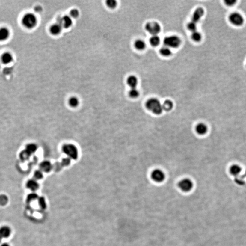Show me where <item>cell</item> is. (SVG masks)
<instances>
[{"mask_svg": "<svg viewBox=\"0 0 246 246\" xmlns=\"http://www.w3.org/2000/svg\"><path fill=\"white\" fill-rule=\"evenodd\" d=\"M145 107L156 115L162 114L163 111L162 104L156 98H151L148 100L145 104Z\"/></svg>", "mask_w": 246, "mask_h": 246, "instance_id": "6da1fadb", "label": "cell"}, {"mask_svg": "<svg viewBox=\"0 0 246 246\" xmlns=\"http://www.w3.org/2000/svg\"><path fill=\"white\" fill-rule=\"evenodd\" d=\"M164 46L170 49H176L182 44V40L177 36L170 35L164 37L163 40Z\"/></svg>", "mask_w": 246, "mask_h": 246, "instance_id": "7a4b0ae2", "label": "cell"}, {"mask_svg": "<svg viewBox=\"0 0 246 246\" xmlns=\"http://www.w3.org/2000/svg\"><path fill=\"white\" fill-rule=\"evenodd\" d=\"M37 20L36 16L34 14L28 13L23 16L22 23L26 28H32L37 24Z\"/></svg>", "mask_w": 246, "mask_h": 246, "instance_id": "3957f363", "label": "cell"}, {"mask_svg": "<svg viewBox=\"0 0 246 246\" xmlns=\"http://www.w3.org/2000/svg\"><path fill=\"white\" fill-rule=\"evenodd\" d=\"M63 152L71 159L76 160L78 156V151L77 147L72 144H65L62 147Z\"/></svg>", "mask_w": 246, "mask_h": 246, "instance_id": "277c9868", "label": "cell"}, {"mask_svg": "<svg viewBox=\"0 0 246 246\" xmlns=\"http://www.w3.org/2000/svg\"><path fill=\"white\" fill-rule=\"evenodd\" d=\"M228 19L231 24L236 27H240L244 23V18L243 16L237 12L230 14Z\"/></svg>", "mask_w": 246, "mask_h": 246, "instance_id": "5b68a950", "label": "cell"}, {"mask_svg": "<svg viewBox=\"0 0 246 246\" xmlns=\"http://www.w3.org/2000/svg\"><path fill=\"white\" fill-rule=\"evenodd\" d=\"M145 29L149 33L153 35H158L161 32L162 28L156 22H150L145 24Z\"/></svg>", "mask_w": 246, "mask_h": 246, "instance_id": "8992f818", "label": "cell"}, {"mask_svg": "<svg viewBox=\"0 0 246 246\" xmlns=\"http://www.w3.org/2000/svg\"><path fill=\"white\" fill-rule=\"evenodd\" d=\"M178 187L183 191L189 192L192 190L193 183L189 179H184L179 182Z\"/></svg>", "mask_w": 246, "mask_h": 246, "instance_id": "52a82bcc", "label": "cell"}, {"mask_svg": "<svg viewBox=\"0 0 246 246\" xmlns=\"http://www.w3.org/2000/svg\"><path fill=\"white\" fill-rule=\"evenodd\" d=\"M151 178L152 180L156 182L161 183L165 179V174L164 172L160 169H156L151 173Z\"/></svg>", "mask_w": 246, "mask_h": 246, "instance_id": "ba28073f", "label": "cell"}, {"mask_svg": "<svg viewBox=\"0 0 246 246\" xmlns=\"http://www.w3.org/2000/svg\"><path fill=\"white\" fill-rule=\"evenodd\" d=\"M204 13V10L203 8L198 7L196 9L192 14L191 21L197 23L203 16Z\"/></svg>", "mask_w": 246, "mask_h": 246, "instance_id": "9c48e42d", "label": "cell"}, {"mask_svg": "<svg viewBox=\"0 0 246 246\" xmlns=\"http://www.w3.org/2000/svg\"><path fill=\"white\" fill-rule=\"evenodd\" d=\"M12 230L7 226H3L0 227V238L1 239L8 238L10 236Z\"/></svg>", "mask_w": 246, "mask_h": 246, "instance_id": "30bf717a", "label": "cell"}, {"mask_svg": "<svg viewBox=\"0 0 246 246\" xmlns=\"http://www.w3.org/2000/svg\"><path fill=\"white\" fill-rule=\"evenodd\" d=\"M62 28H63L62 25L60 23L57 22L56 23L52 25L50 28V31L52 34L53 35H57L59 34L62 31Z\"/></svg>", "mask_w": 246, "mask_h": 246, "instance_id": "8fae6325", "label": "cell"}, {"mask_svg": "<svg viewBox=\"0 0 246 246\" xmlns=\"http://www.w3.org/2000/svg\"><path fill=\"white\" fill-rule=\"evenodd\" d=\"M127 83L131 88H135L138 84V78L135 75H130L127 79Z\"/></svg>", "mask_w": 246, "mask_h": 246, "instance_id": "7c38bea8", "label": "cell"}, {"mask_svg": "<svg viewBox=\"0 0 246 246\" xmlns=\"http://www.w3.org/2000/svg\"><path fill=\"white\" fill-rule=\"evenodd\" d=\"M207 130H208V128H207V126L204 123H200L196 126V132L200 135H204L207 133Z\"/></svg>", "mask_w": 246, "mask_h": 246, "instance_id": "4fadbf2b", "label": "cell"}, {"mask_svg": "<svg viewBox=\"0 0 246 246\" xmlns=\"http://www.w3.org/2000/svg\"><path fill=\"white\" fill-rule=\"evenodd\" d=\"M26 186L29 190L34 191L38 189L39 185L35 179H31L27 182Z\"/></svg>", "mask_w": 246, "mask_h": 246, "instance_id": "5bb4252c", "label": "cell"}, {"mask_svg": "<svg viewBox=\"0 0 246 246\" xmlns=\"http://www.w3.org/2000/svg\"><path fill=\"white\" fill-rule=\"evenodd\" d=\"M61 22L62 26L65 28H70L73 24L72 19L69 16H64L62 17Z\"/></svg>", "mask_w": 246, "mask_h": 246, "instance_id": "9a60e30c", "label": "cell"}, {"mask_svg": "<svg viewBox=\"0 0 246 246\" xmlns=\"http://www.w3.org/2000/svg\"><path fill=\"white\" fill-rule=\"evenodd\" d=\"M40 168L42 171L49 172L52 168L51 163L49 161H43L40 164Z\"/></svg>", "mask_w": 246, "mask_h": 246, "instance_id": "2e32d148", "label": "cell"}, {"mask_svg": "<svg viewBox=\"0 0 246 246\" xmlns=\"http://www.w3.org/2000/svg\"><path fill=\"white\" fill-rule=\"evenodd\" d=\"M13 59V55L9 52H5L1 57V60L3 64H8L12 63Z\"/></svg>", "mask_w": 246, "mask_h": 246, "instance_id": "e0dca14e", "label": "cell"}, {"mask_svg": "<svg viewBox=\"0 0 246 246\" xmlns=\"http://www.w3.org/2000/svg\"><path fill=\"white\" fill-rule=\"evenodd\" d=\"M135 49L138 50L142 51L144 50L146 48L147 44L142 39H138L136 40L134 43Z\"/></svg>", "mask_w": 246, "mask_h": 246, "instance_id": "ac0fdd59", "label": "cell"}, {"mask_svg": "<svg viewBox=\"0 0 246 246\" xmlns=\"http://www.w3.org/2000/svg\"><path fill=\"white\" fill-rule=\"evenodd\" d=\"M242 171L241 167L239 165L234 164L230 168V172L231 174L235 176H237L240 174Z\"/></svg>", "mask_w": 246, "mask_h": 246, "instance_id": "d6986e66", "label": "cell"}, {"mask_svg": "<svg viewBox=\"0 0 246 246\" xmlns=\"http://www.w3.org/2000/svg\"><path fill=\"white\" fill-rule=\"evenodd\" d=\"M149 42L151 46L157 47L161 43V38L158 35H153L150 38Z\"/></svg>", "mask_w": 246, "mask_h": 246, "instance_id": "ffe728a7", "label": "cell"}, {"mask_svg": "<svg viewBox=\"0 0 246 246\" xmlns=\"http://www.w3.org/2000/svg\"><path fill=\"white\" fill-rule=\"evenodd\" d=\"M159 52H160V54L163 56H170V55L172 54V51H171V49L165 46L162 47L160 49Z\"/></svg>", "mask_w": 246, "mask_h": 246, "instance_id": "44dd1931", "label": "cell"}, {"mask_svg": "<svg viewBox=\"0 0 246 246\" xmlns=\"http://www.w3.org/2000/svg\"><path fill=\"white\" fill-rule=\"evenodd\" d=\"M9 31L7 28L0 29V41H5L7 39L9 36Z\"/></svg>", "mask_w": 246, "mask_h": 246, "instance_id": "7402d4cb", "label": "cell"}, {"mask_svg": "<svg viewBox=\"0 0 246 246\" xmlns=\"http://www.w3.org/2000/svg\"><path fill=\"white\" fill-rule=\"evenodd\" d=\"M37 150V147L34 144H30L26 146L25 150L30 155L33 154Z\"/></svg>", "mask_w": 246, "mask_h": 246, "instance_id": "603a6c76", "label": "cell"}, {"mask_svg": "<svg viewBox=\"0 0 246 246\" xmlns=\"http://www.w3.org/2000/svg\"><path fill=\"white\" fill-rule=\"evenodd\" d=\"M163 110L169 111L172 109L173 107V103L170 100H166L163 104H162Z\"/></svg>", "mask_w": 246, "mask_h": 246, "instance_id": "cb8c5ba5", "label": "cell"}, {"mask_svg": "<svg viewBox=\"0 0 246 246\" xmlns=\"http://www.w3.org/2000/svg\"><path fill=\"white\" fill-rule=\"evenodd\" d=\"M191 37L193 41L196 42H199L202 40L203 36L201 33L196 31L192 32Z\"/></svg>", "mask_w": 246, "mask_h": 246, "instance_id": "d4e9b609", "label": "cell"}, {"mask_svg": "<svg viewBox=\"0 0 246 246\" xmlns=\"http://www.w3.org/2000/svg\"><path fill=\"white\" fill-rule=\"evenodd\" d=\"M245 176L244 175H239V176H235V182L239 185H243L245 182Z\"/></svg>", "mask_w": 246, "mask_h": 246, "instance_id": "484cf974", "label": "cell"}, {"mask_svg": "<svg viewBox=\"0 0 246 246\" xmlns=\"http://www.w3.org/2000/svg\"><path fill=\"white\" fill-rule=\"evenodd\" d=\"M129 96H130V98L135 99V98H138L139 97V95H140V92L136 88V87L132 88L129 90Z\"/></svg>", "mask_w": 246, "mask_h": 246, "instance_id": "4316f807", "label": "cell"}, {"mask_svg": "<svg viewBox=\"0 0 246 246\" xmlns=\"http://www.w3.org/2000/svg\"><path fill=\"white\" fill-rule=\"evenodd\" d=\"M69 103L70 105L72 107H76L79 104V100L76 97H72L69 99Z\"/></svg>", "mask_w": 246, "mask_h": 246, "instance_id": "83f0119b", "label": "cell"}, {"mask_svg": "<svg viewBox=\"0 0 246 246\" xmlns=\"http://www.w3.org/2000/svg\"><path fill=\"white\" fill-rule=\"evenodd\" d=\"M38 204L40 207L43 210H45L47 207L46 200L43 197H40L38 198Z\"/></svg>", "mask_w": 246, "mask_h": 246, "instance_id": "f1b7e54d", "label": "cell"}, {"mask_svg": "<svg viewBox=\"0 0 246 246\" xmlns=\"http://www.w3.org/2000/svg\"><path fill=\"white\" fill-rule=\"evenodd\" d=\"M187 27L188 30H190V31H191L192 32L197 31V23H195V22H192V21L189 22V23L187 24Z\"/></svg>", "mask_w": 246, "mask_h": 246, "instance_id": "f546056e", "label": "cell"}, {"mask_svg": "<svg viewBox=\"0 0 246 246\" xmlns=\"http://www.w3.org/2000/svg\"><path fill=\"white\" fill-rule=\"evenodd\" d=\"M38 196L37 194L34 193V192H33V193H30L28 195L27 198V201L28 203H31L33 200H35L37 199H38Z\"/></svg>", "mask_w": 246, "mask_h": 246, "instance_id": "4dcf8cb0", "label": "cell"}, {"mask_svg": "<svg viewBox=\"0 0 246 246\" xmlns=\"http://www.w3.org/2000/svg\"><path fill=\"white\" fill-rule=\"evenodd\" d=\"M106 5L109 8L114 9L117 7V2L115 0H108Z\"/></svg>", "mask_w": 246, "mask_h": 246, "instance_id": "1f68e13d", "label": "cell"}, {"mask_svg": "<svg viewBox=\"0 0 246 246\" xmlns=\"http://www.w3.org/2000/svg\"><path fill=\"white\" fill-rule=\"evenodd\" d=\"M8 197L5 195H0V205L1 206L5 205L8 203Z\"/></svg>", "mask_w": 246, "mask_h": 246, "instance_id": "d6a6232c", "label": "cell"}, {"mask_svg": "<svg viewBox=\"0 0 246 246\" xmlns=\"http://www.w3.org/2000/svg\"><path fill=\"white\" fill-rule=\"evenodd\" d=\"M30 156V155L28 154L25 150L22 151L20 154V158L22 160L25 161V160H28Z\"/></svg>", "mask_w": 246, "mask_h": 246, "instance_id": "836d02e7", "label": "cell"}, {"mask_svg": "<svg viewBox=\"0 0 246 246\" xmlns=\"http://www.w3.org/2000/svg\"><path fill=\"white\" fill-rule=\"evenodd\" d=\"M34 177L36 180H40L43 177V174L41 170H37L34 174Z\"/></svg>", "mask_w": 246, "mask_h": 246, "instance_id": "e575fe53", "label": "cell"}, {"mask_svg": "<svg viewBox=\"0 0 246 246\" xmlns=\"http://www.w3.org/2000/svg\"><path fill=\"white\" fill-rule=\"evenodd\" d=\"M70 15L73 18H77L78 16H79V11L76 9H72L71 10Z\"/></svg>", "mask_w": 246, "mask_h": 246, "instance_id": "d590c367", "label": "cell"}, {"mask_svg": "<svg viewBox=\"0 0 246 246\" xmlns=\"http://www.w3.org/2000/svg\"><path fill=\"white\" fill-rule=\"evenodd\" d=\"M224 2L227 6L232 7L236 4L237 1L236 0H225Z\"/></svg>", "mask_w": 246, "mask_h": 246, "instance_id": "8d00e7d4", "label": "cell"}, {"mask_svg": "<svg viewBox=\"0 0 246 246\" xmlns=\"http://www.w3.org/2000/svg\"><path fill=\"white\" fill-rule=\"evenodd\" d=\"M70 163V160L69 158H65L63 160V165L64 166H67V165H69Z\"/></svg>", "mask_w": 246, "mask_h": 246, "instance_id": "74e56055", "label": "cell"}, {"mask_svg": "<svg viewBox=\"0 0 246 246\" xmlns=\"http://www.w3.org/2000/svg\"><path fill=\"white\" fill-rule=\"evenodd\" d=\"M34 10L36 12L40 13V12H42L43 9H42V7L41 6H37L35 7Z\"/></svg>", "mask_w": 246, "mask_h": 246, "instance_id": "f35d334b", "label": "cell"}, {"mask_svg": "<svg viewBox=\"0 0 246 246\" xmlns=\"http://www.w3.org/2000/svg\"><path fill=\"white\" fill-rule=\"evenodd\" d=\"M0 246H10L9 244L7 242H4V243H2Z\"/></svg>", "mask_w": 246, "mask_h": 246, "instance_id": "ab89813d", "label": "cell"}, {"mask_svg": "<svg viewBox=\"0 0 246 246\" xmlns=\"http://www.w3.org/2000/svg\"><path fill=\"white\" fill-rule=\"evenodd\" d=\"M244 176H245V177H246V171H245V174H244Z\"/></svg>", "mask_w": 246, "mask_h": 246, "instance_id": "60d3db41", "label": "cell"}, {"mask_svg": "<svg viewBox=\"0 0 246 246\" xmlns=\"http://www.w3.org/2000/svg\"><path fill=\"white\" fill-rule=\"evenodd\" d=\"M1 239H1V238H0V243H1Z\"/></svg>", "mask_w": 246, "mask_h": 246, "instance_id": "b9f144b4", "label": "cell"}]
</instances>
